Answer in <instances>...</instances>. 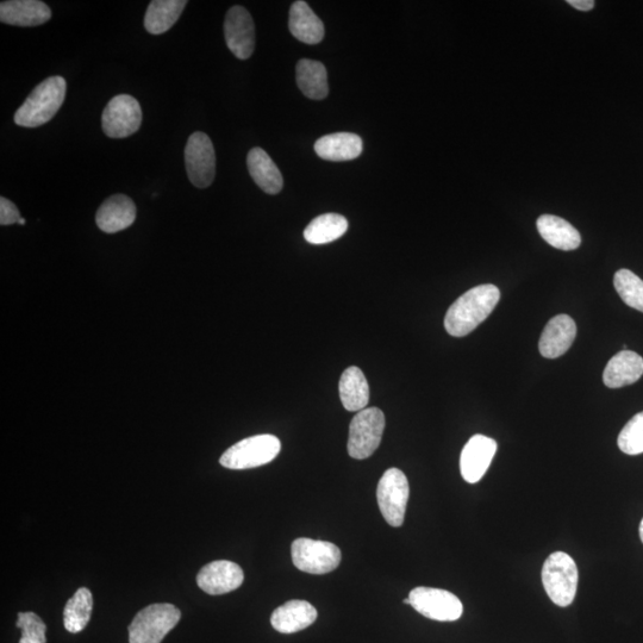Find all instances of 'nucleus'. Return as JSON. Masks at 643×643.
Instances as JSON below:
<instances>
[{
    "mask_svg": "<svg viewBox=\"0 0 643 643\" xmlns=\"http://www.w3.org/2000/svg\"><path fill=\"white\" fill-rule=\"evenodd\" d=\"M501 291L492 284L479 285L464 293L448 309L445 328L449 335L463 337L473 332L495 310Z\"/></svg>",
    "mask_w": 643,
    "mask_h": 643,
    "instance_id": "nucleus-1",
    "label": "nucleus"
},
{
    "mask_svg": "<svg viewBox=\"0 0 643 643\" xmlns=\"http://www.w3.org/2000/svg\"><path fill=\"white\" fill-rule=\"evenodd\" d=\"M66 91V80L60 76L43 80L16 111L17 126L37 128L51 121L64 104Z\"/></svg>",
    "mask_w": 643,
    "mask_h": 643,
    "instance_id": "nucleus-2",
    "label": "nucleus"
},
{
    "mask_svg": "<svg viewBox=\"0 0 643 643\" xmlns=\"http://www.w3.org/2000/svg\"><path fill=\"white\" fill-rule=\"evenodd\" d=\"M542 584L549 599L558 607L566 608L576 598L579 572L576 561L565 552H555L543 564Z\"/></svg>",
    "mask_w": 643,
    "mask_h": 643,
    "instance_id": "nucleus-3",
    "label": "nucleus"
},
{
    "mask_svg": "<svg viewBox=\"0 0 643 643\" xmlns=\"http://www.w3.org/2000/svg\"><path fill=\"white\" fill-rule=\"evenodd\" d=\"M282 451V442L277 436L264 434L252 436L235 443L220 459L229 470H249L270 464Z\"/></svg>",
    "mask_w": 643,
    "mask_h": 643,
    "instance_id": "nucleus-4",
    "label": "nucleus"
},
{
    "mask_svg": "<svg viewBox=\"0 0 643 643\" xmlns=\"http://www.w3.org/2000/svg\"><path fill=\"white\" fill-rule=\"evenodd\" d=\"M181 613L176 605L152 604L140 611L129 626L130 643H161L177 626Z\"/></svg>",
    "mask_w": 643,
    "mask_h": 643,
    "instance_id": "nucleus-5",
    "label": "nucleus"
},
{
    "mask_svg": "<svg viewBox=\"0 0 643 643\" xmlns=\"http://www.w3.org/2000/svg\"><path fill=\"white\" fill-rule=\"evenodd\" d=\"M384 429L382 410L368 408L359 411L349 426L348 454L358 460L370 458L382 442Z\"/></svg>",
    "mask_w": 643,
    "mask_h": 643,
    "instance_id": "nucleus-6",
    "label": "nucleus"
},
{
    "mask_svg": "<svg viewBox=\"0 0 643 643\" xmlns=\"http://www.w3.org/2000/svg\"><path fill=\"white\" fill-rule=\"evenodd\" d=\"M410 496L407 476L398 468H390L378 484L377 499L385 521L391 527H402Z\"/></svg>",
    "mask_w": 643,
    "mask_h": 643,
    "instance_id": "nucleus-7",
    "label": "nucleus"
},
{
    "mask_svg": "<svg viewBox=\"0 0 643 643\" xmlns=\"http://www.w3.org/2000/svg\"><path fill=\"white\" fill-rule=\"evenodd\" d=\"M291 555L298 570L310 574L333 572L342 559L340 548L334 543L307 538L293 541Z\"/></svg>",
    "mask_w": 643,
    "mask_h": 643,
    "instance_id": "nucleus-8",
    "label": "nucleus"
},
{
    "mask_svg": "<svg viewBox=\"0 0 643 643\" xmlns=\"http://www.w3.org/2000/svg\"><path fill=\"white\" fill-rule=\"evenodd\" d=\"M409 599L411 607L429 620L454 622L464 613L463 603L447 590L420 586L411 590Z\"/></svg>",
    "mask_w": 643,
    "mask_h": 643,
    "instance_id": "nucleus-9",
    "label": "nucleus"
},
{
    "mask_svg": "<svg viewBox=\"0 0 643 643\" xmlns=\"http://www.w3.org/2000/svg\"><path fill=\"white\" fill-rule=\"evenodd\" d=\"M187 176L193 186L206 189L216 176V154L210 137L202 131L190 136L185 147Z\"/></svg>",
    "mask_w": 643,
    "mask_h": 643,
    "instance_id": "nucleus-10",
    "label": "nucleus"
},
{
    "mask_svg": "<svg viewBox=\"0 0 643 643\" xmlns=\"http://www.w3.org/2000/svg\"><path fill=\"white\" fill-rule=\"evenodd\" d=\"M142 124V110L139 101L130 95H118L106 105L102 116V127L110 139H126Z\"/></svg>",
    "mask_w": 643,
    "mask_h": 643,
    "instance_id": "nucleus-11",
    "label": "nucleus"
},
{
    "mask_svg": "<svg viewBox=\"0 0 643 643\" xmlns=\"http://www.w3.org/2000/svg\"><path fill=\"white\" fill-rule=\"evenodd\" d=\"M227 46L237 59L251 58L255 49V26L251 14L243 6L235 5L224 21Z\"/></svg>",
    "mask_w": 643,
    "mask_h": 643,
    "instance_id": "nucleus-12",
    "label": "nucleus"
},
{
    "mask_svg": "<svg viewBox=\"0 0 643 643\" xmlns=\"http://www.w3.org/2000/svg\"><path fill=\"white\" fill-rule=\"evenodd\" d=\"M497 442L485 435H474L461 452L460 471L467 483L476 484L485 476L495 458Z\"/></svg>",
    "mask_w": 643,
    "mask_h": 643,
    "instance_id": "nucleus-13",
    "label": "nucleus"
},
{
    "mask_svg": "<svg viewBox=\"0 0 643 643\" xmlns=\"http://www.w3.org/2000/svg\"><path fill=\"white\" fill-rule=\"evenodd\" d=\"M245 580L242 568L228 560H217L205 565L197 576V584L211 596L224 595L239 589Z\"/></svg>",
    "mask_w": 643,
    "mask_h": 643,
    "instance_id": "nucleus-14",
    "label": "nucleus"
},
{
    "mask_svg": "<svg viewBox=\"0 0 643 643\" xmlns=\"http://www.w3.org/2000/svg\"><path fill=\"white\" fill-rule=\"evenodd\" d=\"M137 209L133 199L126 195H114L99 206L96 223L106 234H115L133 226Z\"/></svg>",
    "mask_w": 643,
    "mask_h": 643,
    "instance_id": "nucleus-15",
    "label": "nucleus"
},
{
    "mask_svg": "<svg viewBox=\"0 0 643 643\" xmlns=\"http://www.w3.org/2000/svg\"><path fill=\"white\" fill-rule=\"evenodd\" d=\"M577 336V326L568 315H558L547 323L541 335L539 349L542 357L557 359L571 348Z\"/></svg>",
    "mask_w": 643,
    "mask_h": 643,
    "instance_id": "nucleus-16",
    "label": "nucleus"
},
{
    "mask_svg": "<svg viewBox=\"0 0 643 643\" xmlns=\"http://www.w3.org/2000/svg\"><path fill=\"white\" fill-rule=\"evenodd\" d=\"M51 18V9L40 0H9L0 4V21L9 26L39 27Z\"/></svg>",
    "mask_w": 643,
    "mask_h": 643,
    "instance_id": "nucleus-17",
    "label": "nucleus"
},
{
    "mask_svg": "<svg viewBox=\"0 0 643 643\" xmlns=\"http://www.w3.org/2000/svg\"><path fill=\"white\" fill-rule=\"evenodd\" d=\"M317 620V610L307 601H290L274 610L271 624L277 632L295 634L307 629Z\"/></svg>",
    "mask_w": 643,
    "mask_h": 643,
    "instance_id": "nucleus-18",
    "label": "nucleus"
},
{
    "mask_svg": "<svg viewBox=\"0 0 643 643\" xmlns=\"http://www.w3.org/2000/svg\"><path fill=\"white\" fill-rule=\"evenodd\" d=\"M643 376V359L632 351H622L610 359L603 373V382L609 389L632 385Z\"/></svg>",
    "mask_w": 643,
    "mask_h": 643,
    "instance_id": "nucleus-19",
    "label": "nucleus"
},
{
    "mask_svg": "<svg viewBox=\"0 0 643 643\" xmlns=\"http://www.w3.org/2000/svg\"><path fill=\"white\" fill-rule=\"evenodd\" d=\"M248 171L260 189L268 195H277L283 190L284 179L282 172L271 156L264 149L255 147L247 156Z\"/></svg>",
    "mask_w": 643,
    "mask_h": 643,
    "instance_id": "nucleus-20",
    "label": "nucleus"
},
{
    "mask_svg": "<svg viewBox=\"0 0 643 643\" xmlns=\"http://www.w3.org/2000/svg\"><path fill=\"white\" fill-rule=\"evenodd\" d=\"M539 233L548 245L560 251H574L582 243L578 230L564 218L553 215H542L536 222Z\"/></svg>",
    "mask_w": 643,
    "mask_h": 643,
    "instance_id": "nucleus-21",
    "label": "nucleus"
},
{
    "mask_svg": "<svg viewBox=\"0 0 643 643\" xmlns=\"http://www.w3.org/2000/svg\"><path fill=\"white\" fill-rule=\"evenodd\" d=\"M289 28L297 40L307 45H317L323 40L324 26L307 2L298 0L290 9Z\"/></svg>",
    "mask_w": 643,
    "mask_h": 643,
    "instance_id": "nucleus-22",
    "label": "nucleus"
},
{
    "mask_svg": "<svg viewBox=\"0 0 643 643\" xmlns=\"http://www.w3.org/2000/svg\"><path fill=\"white\" fill-rule=\"evenodd\" d=\"M315 151L323 160H354L362 153V140L352 133L330 134L317 140Z\"/></svg>",
    "mask_w": 643,
    "mask_h": 643,
    "instance_id": "nucleus-23",
    "label": "nucleus"
},
{
    "mask_svg": "<svg viewBox=\"0 0 643 643\" xmlns=\"http://www.w3.org/2000/svg\"><path fill=\"white\" fill-rule=\"evenodd\" d=\"M340 398L348 411H362L370 402V386L359 367H348L339 384Z\"/></svg>",
    "mask_w": 643,
    "mask_h": 643,
    "instance_id": "nucleus-24",
    "label": "nucleus"
},
{
    "mask_svg": "<svg viewBox=\"0 0 643 643\" xmlns=\"http://www.w3.org/2000/svg\"><path fill=\"white\" fill-rule=\"evenodd\" d=\"M186 5V0H153L145 16V28L148 33L165 34L177 23Z\"/></svg>",
    "mask_w": 643,
    "mask_h": 643,
    "instance_id": "nucleus-25",
    "label": "nucleus"
},
{
    "mask_svg": "<svg viewBox=\"0 0 643 643\" xmlns=\"http://www.w3.org/2000/svg\"><path fill=\"white\" fill-rule=\"evenodd\" d=\"M297 84L305 96L322 101L329 93L328 74L321 62L303 59L296 70Z\"/></svg>",
    "mask_w": 643,
    "mask_h": 643,
    "instance_id": "nucleus-26",
    "label": "nucleus"
},
{
    "mask_svg": "<svg viewBox=\"0 0 643 643\" xmlns=\"http://www.w3.org/2000/svg\"><path fill=\"white\" fill-rule=\"evenodd\" d=\"M348 230L346 217L339 214H324L315 218L304 230V239L311 245H327L339 240Z\"/></svg>",
    "mask_w": 643,
    "mask_h": 643,
    "instance_id": "nucleus-27",
    "label": "nucleus"
},
{
    "mask_svg": "<svg viewBox=\"0 0 643 643\" xmlns=\"http://www.w3.org/2000/svg\"><path fill=\"white\" fill-rule=\"evenodd\" d=\"M93 608L92 593L89 589L80 588L67 602L64 611V624L68 632H83L91 620Z\"/></svg>",
    "mask_w": 643,
    "mask_h": 643,
    "instance_id": "nucleus-28",
    "label": "nucleus"
},
{
    "mask_svg": "<svg viewBox=\"0 0 643 643\" xmlns=\"http://www.w3.org/2000/svg\"><path fill=\"white\" fill-rule=\"evenodd\" d=\"M618 296L628 307L643 312V280L629 270L617 271L614 277Z\"/></svg>",
    "mask_w": 643,
    "mask_h": 643,
    "instance_id": "nucleus-29",
    "label": "nucleus"
},
{
    "mask_svg": "<svg viewBox=\"0 0 643 643\" xmlns=\"http://www.w3.org/2000/svg\"><path fill=\"white\" fill-rule=\"evenodd\" d=\"M617 445L624 454L643 453V411L636 414L618 435Z\"/></svg>",
    "mask_w": 643,
    "mask_h": 643,
    "instance_id": "nucleus-30",
    "label": "nucleus"
},
{
    "mask_svg": "<svg viewBox=\"0 0 643 643\" xmlns=\"http://www.w3.org/2000/svg\"><path fill=\"white\" fill-rule=\"evenodd\" d=\"M17 628L22 630L20 643H46V624L35 613L18 614Z\"/></svg>",
    "mask_w": 643,
    "mask_h": 643,
    "instance_id": "nucleus-31",
    "label": "nucleus"
},
{
    "mask_svg": "<svg viewBox=\"0 0 643 643\" xmlns=\"http://www.w3.org/2000/svg\"><path fill=\"white\" fill-rule=\"evenodd\" d=\"M20 210L17 209V206L9 201L8 198H0V224L2 226H11V224H16L21 220Z\"/></svg>",
    "mask_w": 643,
    "mask_h": 643,
    "instance_id": "nucleus-32",
    "label": "nucleus"
},
{
    "mask_svg": "<svg viewBox=\"0 0 643 643\" xmlns=\"http://www.w3.org/2000/svg\"><path fill=\"white\" fill-rule=\"evenodd\" d=\"M567 4L580 11H590L595 8L596 3L593 0H568Z\"/></svg>",
    "mask_w": 643,
    "mask_h": 643,
    "instance_id": "nucleus-33",
    "label": "nucleus"
},
{
    "mask_svg": "<svg viewBox=\"0 0 643 643\" xmlns=\"http://www.w3.org/2000/svg\"><path fill=\"white\" fill-rule=\"evenodd\" d=\"M640 539L643 543V520L641 521V524H640Z\"/></svg>",
    "mask_w": 643,
    "mask_h": 643,
    "instance_id": "nucleus-34",
    "label": "nucleus"
},
{
    "mask_svg": "<svg viewBox=\"0 0 643 643\" xmlns=\"http://www.w3.org/2000/svg\"><path fill=\"white\" fill-rule=\"evenodd\" d=\"M18 224H21V226H24V224H26V220H24V218H21V220H20V222H18Z\"/></svg>",
    "mask_w": 643,
    "mask_h": 643,
    "instance_id": "nucleus-35",
    "label": "nucleus"
},
{
    "mask_svg": "<svg viewBox=\"0 0 643 643\" xmlns=\"http://www.w3.org/2000/svg\"><path fill=\"white\" fill-rule=\"evenodd\" d=\"M404 604H409L410 605V599L409 598L404 599Z\"/></svg>",
    "mask_w": 643,
    "mask_h": 643,
    "instance_id": "nucleus-36",
    "label": "nucleus"
}]
</instances>
